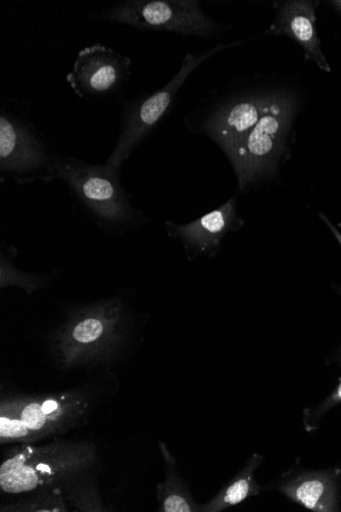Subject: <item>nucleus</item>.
<instances>
[{
  "mask_svg": "<svg viewBox=\"0 0 341 512\" xmlns=\"http://www.w3.org/2000/svg\"><path fill=\"white\" fill-rule=\"evenodd\" d=\"M230 46L228 44H219L216 48L200 56L187 54L179 72L162 89L154 92L151 96L125 103L122 111L121 131L118 142L106 165L121 170L122 165L131 156L136 147L167 114L178 90L188 76L205 61L230 48Z\"/></svg>",
  "mask_w": 341,
  "mask_h": 512,
  "instance_id": "423d86ee",
  "label": "nucleus"
},
{
  "mask_svg": "<svg viewBox=\"0 0 341 512\" xmlns=\"http://www.w3.org/2000/svg\"><path fill=\"white\" fill-rule=\"evenodd\" d=\"M167 463V477L157 486V498L160 512H197L202 506L194 502L188 487L175 469V459L164 443H159Z\"/></svg>",
  "mask_w": 341,
  "mask_h": 512,
  "instance_id": "2eb2a0df",
  "label": "nucleus"
},
{
  "mask_svg": "<svg viewBox=\"0 0 341 512\" xmlns=\"http://www.w3.org/2000/svg\"><path fill=\"white\" fill-rule=\"evenodd\" d=\"M6 451L0 467V489L9 495H27L62 486L72 477L91 471L97 447L88 441L55 440Z\"/></svg>",
  "mask_w": 341,
  "mask_h": 512,
  "instance_id": "f03ea898",
  "label": "nucleus"
},
{
  "mask_svg": "<svg viewBox=\"0 0 341 512\" xmlns=\"http://www.w3.org/2000/svg\"><path fill=\"white\" fill-rule=\"evenodd\" d=\"M92 404L93 398L87 390L75 389L54 394L2 396L0 410L16 416L35 443L85 425Z\"/></svg>",
  "mask_w": 341,
  "mask_h": 512,
  "instance_id": "20e7f679",
  "label": "nucleus"
},
{
  "mask_svg": "<svg viewBox=\"0 0 341 512\" xmlns=\"http://www.w3.org/2000/svg\"><path fill=\"white\" fill-rule=\"evenodd\" d=\"M339 356H340V358H341V351H340V353H339Z\"/></svg>",
  "mask_w": 341,
  "mask_h": 512,
  "instance_id": "4be33fe9",
  "label": "nucleus"
},
{
  "mask_svg": "<svg viewBox=\"0 0 341 512\" xmlns=\"http://www.w3.org/2000/svg\"><path fill=\"white\" fill-rule=\"evenodd\" d=\"M60 157L48 149L37 129L13 111L0 113V174L28 184L57 179Z\"/></svg>",
  "mask_w": 341,
  "mask_h": 512,
  "instance_id": "39448f33",
  "label": "nucleus"
},
{
  "mask_svg": "<svg viewBox=\"0 0 341 512\" xmlns=\"http://www.w3.org/2000/svg\"><path fill=\"white\" fill-rule=\"evenodd\" d=\"M10 257L2 251V257H0V288L15 287L31 295L44 289L51 282L48 275L29 273L18 269L13 262V258Z\"/></svg>",
  "mask_w": 341,
  "mask_h": 512,
  "instance_id": "a211bd4d",
  "label": "nucleus"
},
{
  "mask_svg": "<svg viewBox=\"0 0 341 512\" xmlns=\"http://www.w3.org/2000/svg\"><path fill=\"white\" fill-rule=\"evenodd\" d=\"M274 97H247L225 102L207 116L204 129L227 155L268 112Z\"/></svg>",
  "mask_w": 341,
  "mask_h": 512,
  "instance_id": "9d476101",
  "label": "nucleus"
},
{
  "mask_svg": "<svg viewBox=\"0 0 341 512\" xmlns=\"http://www.w3.org/2000/svg\"><path fill=\"white\" fill-rule=\"evenodd\" d=\"M235 224V200L231 199L196 221L173 226L171 232L192 249L210 254Z\"/></svg>",
  "mask_w": 341,
  "mask_h": 512,
  "instance_id": "ddd939ff",
  "label": "nucleus"
},
{
  "mask_svg": "<svg viewBox=\"0 0 341 512\" xmlns=\"http://www.w3.org/2000/svg\"><path fill=\"white\" fill-rule=\"evenodd\" d=\"M61 488L66 499L74 509L81 512L108 511L99 486L90 471L78 474L66 481Z\"/></svg>",
  "mask_w": 341,
  "mask_h": 512,
  "instance_id": "dca6fc26",
  "label": "nucleus"
},
{
  "mask_svg": "<svg viewBox=\"0 0 341 512\" xmlns=\"http://www.w3.org/2000/svg\"><path fill=\"white\" fill-rule=\"evenodd\" d=\"M294 114V102L275 96L268 112L227 154L235 169L239 188L269 173L282 150Z\"/></svg>",
  "mask_w": 341,
  "mask_h": 512,
  "instance_id": "0eeeda50",
  "label": "nucleus"
},
{
  "mask_svg": "<svg viewBox=\"0 0 341 512\" xmlns=\"http://www.w3.org/2000/svg\"><path fill=\"white\" fill-rule=\"evenodd\" d=\"M263 456L255 453L248 460L245 469L231 480L212 500L202 506L203 512H221L250 497L257 496L261 487L255 480V472L261 467Z\"/></svg>",
  "mask_w": 341,
  "mask_h": 512,
  "instance_id": "4468645a",
  "label": "nucleus"
},
{
  "mask_svg": "<svg viewBox=\"0 0 341 512\" xmlns=\"http://www.w3.org/2000/svg\"><path fill=\"white\" fill-rule=\"evenodd\" d=\"M131 314L121 298L72 308L51 335L50 350L64 371L118 362L132 338Z\"/></svg>",
  "mask_w": 341,
  "mask_h": 512,
  "instance_id": "f257e3e1",
  "label": "nucleus"
},
{
  "mask_svg": "<svg viewBox=\"0 0 341 512\" xmlns=\"http://www.w3.org/2000/svg\"><path fill=\"white\" fill-rule=\"evenodd\" d=\"M341 403V382L335 391L329 395L318 407L310 410V413H305V425L309 431L316 428L317 422L320 418L331 408Z\"/></svg>",
  "mask_w": 341,
  "mask_h": 512,
  "instance_id": "6ab92c4d",
  "label": "nucleus"
},
{
  "mask_svg": "<svg viewBox=\"0 0 341 512\" xmlns=\"http://www.w3.org/2000/svg\"><path fill=\"white\" fill-rule=\"evenodd\" d=\"M58 178L64 180L95 223L106 232L121 235L136 229L143 217L132 204L120 179V170L60 157Z\"/></svg>",
  "mask_w": 341,
  "mask_h": 512,
  "instance_id": "7ed1b4c3",
  "label": "nucleus"
},
{
  "mask_svg": "<svg viewBox=\"0 0 341 512\" xmlns=\"http://www.w3.org/2000/svg\"><path fill=\"white\" fill-rule=\"evenodd\" d=\"M104 18L142 31L185 36H211L220 29L194 0H127L109 9Z\"/></svg>",
  "mask_w": 341,
  "mask_h": 512,
  "instance_id": "6e6552de",
  "label": "nucleus"
},
{
  "mask_svg": "<svg viewBox=\"0 0 341 512\" xmlns=\"http://www.w3.org/2000/svg\"><path fill=\"white\" fill-rule=\"evenodd\" d=\"M318 3L294 0L282 5L270 32L295 39L305 50L306 59L313 60L318 67L331 72L330 65L321 51V42L316 28Z\"/></svg>",
  "mask_w": 341,
  "mask_h": 512,
  "instance_id": "f8f14e48",
  "label": "nucleus"
},
{
  "mask_svg": "<svg viewBox=\"0 0 341 512\" xmlns=\"http://www.w3.org/2000/svg\"><path fill=\"white\" fill-rule=\"evenodd\" d=\"M278 491L315 512L340 511L341 471H309L283 478Z\"/></svg>",
  "mask_w": 341,
  "mask_h": 512,
  "instance_id": "9b49d317",
  "label": "nucleus"
},
{
  "mask_svg": "<svg viewBox=\"0 0 341 512\" xmlns=\"http://www.w3.org/2000/svg\"><path fill=\"white\" fill-rule=\"evenodd\" d=\"M332 4L341 14V0H337V2H333Z\"/></svg>",
  "mask_w": 341,
  "mask_h": 512,
  "instance_id": "412c9836",
  "label": "nucleus"
},
{
  "mask_svg": "<svg viewBox=\"0 0 341 512\" xmlns=\"http://www.w3.org/2000/svg\"><path fill=\"white\" fill-rule=\"evenodd\" d=\"M132 61L101 43L81 50L66 79L81 99L114 95L128 81Z\"/></svg>",
  "mask_w": 341,
  "mask_h": 512,
  "instance_id": "1a4fd4ad",
  "label": "nucleus"
},
{
  "mask_svg": "<svg viewBox=\"0 0 341 512\" xmlns=\"http://www.w3.org/2000/svg\"><path fill=\"white\" fill-rule=\"evenodd\" d=\"M321 219L327 224V226L330 228V230L333 232V235L337 239L338 243L341 246V232H339L335 226L327 219L326 216L323 214H320Z\"/></svg>",
  "mask_w": 341,
  "mask_h": 512,
  "instance_id": "aec40b11",
  "label": "nucleus"
},
{
  "mask_svg": "<svg viewBox=\"0 0 341 512\" xmlns=\"http://www.w3.org/2000/svg\"><path fill=\"white\" fill-rule=\"evenodd\" d=\"M3 512H68L69 503L60 486L44 488L27 494L9 504H2Z\"/></svg>",
  "mask_w": 341,
  "mask_h": 512,
  "instance_id": "f3484780",
  "label": "nucleus"
}]
</instances>
